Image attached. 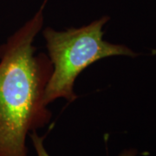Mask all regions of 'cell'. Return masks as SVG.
<instances>
[{
  "instance_id": "1",
  "label": "cell",
  "mask_w": 156,
  "mask_h": 156,
  "mask_svg": "<svg viewBox=\"0 0 156 156\" xmlns=\"http://www.w3.org/2000/svg\"><path fill=\"white\" fill-rule=\"evenodd\" d=\"M47 2L0 45V156H29L27 138L51 120L44 91L53 67L33 45Z\"/></svg>"
},
{
  "instance_id": "2",
  "label": "cell",
  "mask_w": 156,
  "mask_h": 156,
  "mask_svg": "<svg viewBox=\"0 0 156 156\" xmlns=\"http://www.w3.org/2000/svg\"><path fill=\"white\" fill-rule=\"evenodd\" d=\"M109 17L103 16L79 28L56 30H43L52 72L46 85L44 101L47 105L63 98L72 102L77 98L74 91L78 76L95 62L116 56L134 57L131 49L103 39V27Z\"/></svg>"
},
{
  "instance_id": "3",
  "label": "cell",
  "mask_w": 156,
  "mask_h": 156,
  "mask_svg": "<svg viewBox=\"0 0 156 156\" xmlns=\"http://www.w3.org/2000/svg\"><path fill=\"white\" fill-rule=\"evenodd\" d=\"M32 142L34 150L36 153V156H51L47 151L44 145V138L43 136H40L37 131L32 132L29 136ZM137 150L134 148L126 149L121 153L119 156H136Z\"/></svg>"
}]
</instances>
